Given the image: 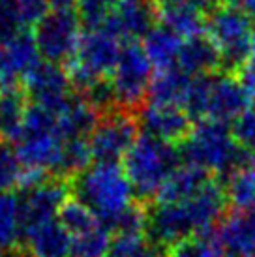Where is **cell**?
Instances as JSON below:
<instances>
[{
    "label": "cell",
    "mask_w": 255,
    "mask_h": 257,
    "mask_svg": "<svg viewBox=\"0 0 255 257\" xmlns=\"http://www.w3.org/2000/svg\"><path fill=\"white\" fill-rule=\"evenodd\" d=\"M71 235L55 218L25 231L17 251L29 257H71Z\"/></svg>",
    "instance_id": "17"
},
{
    "label": "cell",
    "mask_w": 255,
    "mask_h": 257,
    "mask_svg": "<svg viewBox=\"0 0 255 257\" xmlns=\"http://www.w3.org/2000/svg\"><path fill=\"white\" fill-rule=\"evenodd\" d=\"M167 257H221V246L212 231L188 236L184 240L173 244L167 250Z\"/></svg>",
    "instance_id": "29"
},
{
    "label": "cell",
    "mask_w": 255,
    "mask_h": 257,
    "mask_svg": "<svg viewBox=\"0 0 255 257\" xmlns=\"http://www.w3.org/2000/svg\"><path fill=\"white\" fill-rule=\"evenodd\" d=\"M233 137L244 152H255V111L248 109L233 122Z\"/></svg>",
    "instance_id": "32"
},
{
    "label": "cell",
    "mask_w": 255,
    "mask_h": 257,
    "mask_svg": "<svg viewBox=\"0 0 255 257\" xmlns=\"http://www.w3.org/2000/svg\"><path fill=\"white\" fill-rule=\"evenodd\" d=\"M34 42L45 62H70L81 42V17L73 10H51L34 27Z\"/></svg>",
    "instance_id": "10"
},
{
    "label": "cell",
    "mask_w": 255,
    "mask_h": 257,
    "mask_svg": "<svg viewBox=\"0 0 255 257\" xmlns=\"http://www.w3.org/2000/svg\"><path fill=\"white\" fill-rule=\"evenodd\" d=\"M156 19L154 2L150 0H116L105 21L99 27L109 30L116 40L135 43V40L145 38L152 29Z\"/></svg>",
    "instance_id": "14"
},
{
    "label": "cell",
    "mask_w": 255,
    "mask_h": 257,
    "mask_svg": "<svg viewBox=\"0 0 255 257\" xmlns=\"http://www.w3.org/2000/svg\"><path fill=\"white\" fill-rule=\"evenodd\" d=\"M58 221L62 223L66 231L73 236L85 235L88 231H92L94 227L101 225V221L98 220V216L94 214L90 208L86 207L85 203H81L75 197H68V201L62 205V208L58 210Z\"/></svg>",
    "instance_id": "28"
},
{
    "label": "cell",
    "mask_w": 255,
    "mask_h": 257,
    "mask_svg": "<svg viewBox=\"0 0 255 257\" xmlns=\"http://www.w3.org/2000/svg\"><path fill=\"white\" fill-rule=\"evenodd\" d=\"M221 64V57L216 45L208 36H195L182 42L180 53H178L177 68L182 70L190 77H201V75H210Z\"/></svg>",
    "instance_id": "20"
},
{
    "label": "cell",
    "mask_w": 255,
    "mask_h": 257,
    "mask_svg": "<svg viewBox=\"0 0 255 257\" xmlns=\"http://www.w3.org/2000/svg\"><path fill=\"white\" fill-rule=\"evenodd\" d=\"M114 4L116 0H77L79 17L90 27H99Z\"/></svg>",
    "instance_id": "34"
},
{
    "label": "cell",
    "mask_w": 255,
    "mask_h": 257,
    "mask_svg": "<svg viewBox=\"0 0 255 257\" xmlns=\"http://www.w3.org/2000/svg\"><path fill=\"white\" fill-rule=\"evenodd\" d=\"M53 10H71L73 4H77V0H47Z\"/></svg>",
    "instance_id": "38"
},
{
    "label": "cell",
    "mask_w": 255,
    "mask_h": 257,
    "mask_svg": "<svg viewBox=\"0 0 255 257\" xmlns=\"http://www.w3.org/2000/svg\"><path fill=\"white\" fill-rule=\"evenodd\" d=\"M40 64V51L34 36L23 30L6 42H0V86H17Z\"/></svg>",
    "instance_id": "15"
},
{
    "label": "cell",
    "mask_w": 255,
    "mask_h": 257,
    "mask_svg": "<svg viewBox=\"0 0 255 257\" xmlns=\"http://www.w3.org/2000/svg\"><path fill=\"white\" fill-rule=\"evenodd\" d=\"M205 30L220 53L221 64L236 72L253 45L255 29L251 17L240 8L229 4L214 6L206 15Z\"/></svg>",
    "instance_id": "8"
},
{
    "label": "cell",
    "mask_w": 255,
    "mask_h": 257,
    "mask_svg": "<svg viewBox=\"0 0 255 257\" xmlns=\"http://www.w3.org/2000/svg\"><path fill=\"white\" fill-rule=\"evenodd\" d=\"M236 77L240 81L244 88L248 90L251 96L255 94V38H253V45H251V51H249L248 58L244 60V64L236 70Z\"/></svg>",
    "instance_id": "36"
},
{
    "label": "cell",
    "mask_w": 255,
    "mask_h": 257,
    "mask_svg": "<svg viewBox=\"0 0 255 257\" xmlns=\"http://www.w3.org/2000/svg\"><path fill=\"white\" fill-rule=\"evenodd\" d=\"M249 96L238 77L229 73H210L191 77L184 109L191 118L214 122H234L248 111Z\"/></svg>",
    "instance_id": "6"
},
{
    "label": "cell",
    "mask_w": 255,
    "mask_h": 257,
    "mask_svg": "<svg viewBox=\"0 0 255 257\" xmlns=\"http://www.w3.org/2000/svg\"><path fill=\"white\" fill-rule=\"evenodd\" d=\"M167 250L143 233H113L107 257H167Z\"/></svg>",
    "instance_id": "25"
},
{
    "label": "cell",
    "mask_w": 255,
    "mask_h": 257,
    "mask_svg": "<svg viewBox=\"0 0 255 257\" xmlns=\"http://www.w3.org/2000/svg\"><path fill=\"white\" fill-rule=\"evenodd\" d=\"M15 152L23 169L47 177H60L64 139L58 132L57 114L30 103L23 128L15 139Z\"/></svg>",
    "instance_id": "4"
},
{
    "label": "cell",
    "mask_w": 255,
    "mask_h": 257,
    "mask_svg": "<svg viewBox=\"0 0 255 257\" xmlns=\"http://www.w3.org/2000/svg\"><path fill=\"white\" fill-rule=\"evenodd\" d=\"M229 205L225 184L214 177L201 192L180 203H154L147 207V235L165 248L188 236L212 233Z\"/></svg>",
    "instance_id": "1"
},
{
    "label": "cell",
    "mask_w": 255,
    "mask_h": 257,
    "mask_svg": "<svg viewBox=\"0 0 255 257\" xmlns=\"http://www.w3.org/2000/svg\"><path fill=\"white\" fill-rule=\"evenodd\" d=\"M21 203L19 195L0 193V246L4 250H19L21 246Z\"/></svg>",
    "instance_id": "26"
},
{
    "label": "cell",
    "mask_w": 255,
    "mask_h": 257,
    "mask_svg": "<svg viewBox=\"0 0 255 257\" xmlns=\"http://www.w3.org/2000/svg\"><path fill=\"white\" fill-rule=\"evenodd\" d=\"M15 257H29V255H25L23 251H15Z\"/></svg>",
    "instance_id": "41"
},
{
    "label": "cell",
    "mask_w": 255,
    "mask_h": 257,
    "mask_svg": "<svg viewBox=\"0 0 255 257\" xmlns=\"http://www.w3.org/2000/svg\"><path fill=\"white\" fill-rule=\"evenodd\" d=\"M21 192L25 193L19 197L21 229L25 233L30 227L57 218L58 210L62 208V205L68 201V195L71 193V180L64 177H47L42 182Z\"/></svg>",
    "instance_id": "12"
},
{
    "label": "cell",
    "mask_w": 255,
    "mask_h": 257,
    "mask_svg": "<svg viewBox=\"0 0 255 257\" xmlns=\"http://www.w3.org/2000/svg\"><path fill=\"white\" fill-rule=\"evenodd\" d=\"M70 180L73 197L85 203L107 229H113L118 218L137 203L120 164L96 162Z\"/></svg>",
    "instance_id": "2"
},
{
    "label": "cell",
    "mask_w": 255,
    "mask_h": 257,
    "mask_svg": "<svg viewBox=\"0 0 255 257\" xmlns=\"http://www.w3.org/2000/svg\"><path fill=\"white\" fill-rule=\"evenodd\" d=\"M221 250L248 257L255 251V210H234L214 231Z\"/></svg>",
    "instance_id": "19"
},
{
    "label": "cell",
    "mask_w": 255,
    "mask_h": 257,
    "mask_svg": "<svg viewBox=\"0 0 255 257\" xmlns=\"http://www.w3.org/2000/svg\"><path fill=\"white\" fill-rule=\"evenodd\" d=\"M180 156L188 165L199 167L216 179L248 165V152L240 149L227 124L214 120H199L190 136L180 145Z\"/></svg>",
    "instance_id": "3"
},
{
    "label": "cell",
    "mask_w": 255,
    "mask_h": 257,
    "mask_svg": "<svg viewBox=\"0 0 255 257\" xmlns=\"http://www.w3.org/2000/svg\"><path fill=\"white\" fill-rule=\"evenodd\" d=\"M141 126L145 128V134L173 147L184 143L193 128L191 116L186 113V109L150 101L141 111Z\"/></svg>",
    "instance_id": "16"
},
{
    "label": "cell",
    "mask_w": 255,
    "mask_h": 257,
    "mask_svg": "<svg viewBox=\"0 0 255 257\" xmlns=\"http://www.w3.org/2000/svg\"><path fill=\"white\" fill-rule=\"evenodd\" d=\"M23 83L27 86L25 92L32 103L55 114L62 113L75 98V94L71 92L73 86L68 72H64L60 66L53 62H40Z\"/></svg>",
    "instance_id": "13"
},
{
    "label": "cell",
    "mask_w": 255,
    "mask_h": 257,
    "mask_svg": "<svg viewBox=\"0 0 255 257\" xmlns=\"http://www.w3.org/2000/svg\"><path fill=\"white\" fill-rule=\"evenodd\" d=\"M225 4L240 8L242 12H246L251 17V21H255V0H225Z\"/></svg>",
    "instance_id": "37"
},
{
    "label": "cell",
    "mask_w": 255,
    "mask_h": 257,
    "mask_svg": "<svg viewBox=\"0 0 255 257\" xmlns=\"http://www.w3.org/2000/svg\"><path fill=\"white\" fill-rule=\"evenodd\" d=\"M221 257H246V255H240V253H233V251H225V255Z\"/></svg>",
    "instance_id": "40"
},
{
    "label": "cell",
    "mask_w": 255,
    "mask_h": 257,
    "mask_svg": "<svg viewBox=\"0 0 255 257\" xmlns=\"http://www.w3.org/2000/svg\"><path fill=\"white\" fill-rule=\"evenodd\" d=\"M156 19L180 40L203 36L206 17L190 0H152Z\"/></svg>",
    "instance_id": "18"
},
{
    "label": "cell",
    "mask_w": 255,
    "mask_h": 257,
    "mask_svg": "<svg viewBox=\"0 0 255 257\" xmlns=\"http://www.w3.org/2000/svg\"><path fill=\"white\" fill-rule=\"evenodd\" d=\"M227 201L234 210H255V167L244 165L227 177Z\"/></svg>",
    "instance_id": "27"
},
{
    "label": "cell",
    "mask_w": 255,
    "mask_h": 257,
    "mask_svg": "<svg viewBox=\"0 0 255 257\" xmlns=\"http://www.w3.org/2000/svg\"><path fill=\"white\" fill-rule=\"evenodd\" d=\"M23 32V21L19 17L15 0H0V42H6Z\"/></svg>",
    "instance_id": "33"
},
{
    "label": "cell",
    "mask_w": 255,
    "mask_h": 257,
    "mask_svg": "<svg viewBox=\"0 0 255 257\" xmlns=\"http://www.w3.org/2000/svg\"><path fill=\"white\" fill-rule=\"evenodd\" d=\"M23 27H36L45 15L49 14V2L47 0H15Z\"/></svg>",
    "instance_id": "35"
},
{
    "label": "cell",
    "mask_w": 255,
    "mask_h": 257,
    "mask_svg": "<svg viewBox=\"0 0 255 257\" xmlns=\"http://www.w3.org/2000/svg\"><path fill=\"white\" fill-rule=\"evenodd\" d=\"M0 257H6V250H4L2 246H0Z\"/></svg>",
    "instance_id": "42"
},
{
    "label": "cell",
    "mask_w": 255,
    "mask_h": 257,
    "mask_svg": "<svg viewBox=\"0 0 255 257\" xmlns=\"http://www.w3.org/2000/svg\"><path fill=\"white\" fill-rule=\"evenodd\" d=\"M111 236V229H107L103 223L85 235L73 236L71 257H107Z\"/></svg>",
    "instance_id": "30"
},
{
    "label": "cell",
    "mask_w": 255,
    "mask_h": 257,
    "mask_svg": "<svg viewBox=\"0 0 255 257\" xmlns=\"http://www.w3.org/2000/svg\"><path fill=\"white\" fill-rule=\"evenodd\" d=\"M251 109H253V111H255V94H253V96H251Z\"/></svg>",
    "instance_id": "43"
},
{
    "label": "cell",
    "mask_w": 255,
    "mask_h": 257,
    "mask_svg": "<svg viewBox=\"0 0 255 257\" xmlns=\"http://www.w3.org/2000/svg\"><path fill=\"white\" fill-rule=\"evenodd\" d=\"M137 120L132 111L113 109L98 120L88 137L92 160L118 164L137 139Z\"/></svg>",
    "instance_id": "11"
},
{
    "label": "cell",
    "mask_w": 255,
    "mask_h": 257,
    "mask_svg": "<svg viewBox=\"0 0 255 257\" xmlns=\"http://www.w3.org/2000/svg\"><path fill=\"white\" fill-rule=\"evenodd\" d=\"M190 83V75H186L177 66L169 68V70H162L150 83L149 101L150 103H163V105H178L184 109Z\"/></svg>",
    "instance_id": "23"
},
{
    "label": "cell",
    "mask_w": 255,
    "mask_h": 257,
    "mask_svg": "<svg viewBox=\"0 0 255 257\" xmlns=\"http://www.w3.org/2000/svg\"><path fill=\"white\" fill-rule=\"evenodd\" d=\"M120 40L103 27H90L81 36L75 55L68 62V77L71 86L83 94L98 81L111 75L120 55Z\"/></svg>",
    "instance_id": "7"
},
{
    "label": "cell",
    "mask_w": 255,
    "mask_h": 257,
    "mask_svg": "<svg viewBox=\"0 0 255 257\" xmlns=\"http://www.w3.org/2000/svg\"><path fill=\"white\" fill-rule=\"evenodd\" d=\"M29 109V96L19 86H0V139L15 141Z\"/></svg>",
    "instance_id": "22"
},
{
    "label": "cell",
    "mask_w": 255,
    "mask_h": 257,
    "mask_svg": "<svg viewBox=\"0 0 255 257\" xmlns=\"http://www.w3.org/2000/svg\"><path fill=\"white\" fill-rule=\"evenodd\" d=\"M180 47L182 40L162 25L150 29L149 34L143 38V51L150 60V64L158 68V72L177 66Z\"/></svg>",
    "instance_id": "24"
},
{
    "label": "cell",
    "mask_w": 255,
    "mask_h": 257,
    "mask_svg": "<svg viewBox=\"0 0 255 257\" xmlns=\"http://www.w3.org/2000/svg\"><path fill=\"white\" fill-rule=\"evenodd\" d=\"M214 177L193 165H180L160 188L154 203H180L195 197Z\"/></svg>",
    "instance_id": "21"
},
{
    "label": "cell",
    "mask_w": 255,
    "mask_h": 257,
    "mask_svg": "<svg viewBox=\"0 0 255 257\" xmlns=\"http://www.w3.org/2000/svg\"><path fill=\"white\" fill-rule=\"evenodd\" d=\"M122 162L137 203L149 207V201L156 199L165 180L180 167V152L173 145L143 134L135 139Z\"/></svg>",
    "instance_id": "5"
},
{
    "label": "cell",
    "mask_w": 255,
    "mask_h": 257,
    "mask_svg": "<svg viewBox=\"0 0 255 257\" xmlns=\"http://www.w3.org/2000/svg\"><path fill=\"white\" fill-rule=\"evenodd\" d=\"M190 2H193V4L199 6L201 10H203V8H214V4H216V0H190Z\"/></svg>",
    "instance_id": "39"
},
{
    "label": "cell",
    "mask_w": 255,
    "mask_h": 257,
    "mask_svg": "<svg viewBox=\"0 0 255 257\" xmlns=\"http://www.w3.org/2000/svg\"><path fill=\"white\" fill-rule=\"evenodd\" d=\"M109 83L118 109L134 111L145 101L152 83V64L141 45L126 43L122 47Z\"/></svg>",
    "instance_id": "9"
},
{
    "label": "cell",
    "mask_w": 255,
    "mask_h": 257,
    "mask_svg": "<svg viewBox=\"0 0 255 257\" xmlns=\"http://www.w3.org/2000/svg\"><path fill=\"white\" fill-rule=\"evenodd\" d=\"M23 164L10 141L0 139V193H12L19 188L23 177Z\"/></svg>",
    "instance_id": "31"
}]
</instances>
